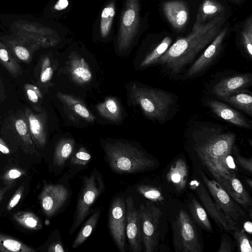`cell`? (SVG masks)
Wrapping results in <instances>:
<instances>
[{
  "label": "cell",
  "mask_w": 252,
  "mask_h": 252,
  "mask_svg": "<svg viewBox=\"0 0 252 252\" xmlns=\"http://www.w3.org/2000/svg\"><path fill=\"white\" fill-rule=\"evenodd\" d=\"M108 225L111 236L119 251H126V200L117 196L112 201L109 211Z\"/></svg>",
  "instance_id": "obj_8"
},
{
  "label": "cell",
  "mask_w": 252,
  "mask_h": 252,
  "mask_svg": "<svg viewBox=\"0 0 252 252\" xmlns=\"http://www.w3.org/2000/svg\"><path fill=\"white\" fill-rule=\"evenodd\" d=\"M74 147L75 141L73 139L63 138L60 139L55 148L53 159L54 165L63 169L74 152Z\"/></svg>",
  "instance_id": "obj_23"
},
{
  "label": "cell",
  "mask_w": 252,
  "mask_h": 252,
  "mask_svg": "<svg viewBox=\"0 0 252 252\" xmlns=\"http://www.w3.org/2000/svg\"><path fill=\"white\" fill-rule=\"evenodd\" d=\"M232 251L230 243L225 238L222 237L217 252H231Z\"/></svg>",
  "instance_id": "obj_46"
},
{
  "label": "cell",
  "mask_w": 252,
  "mask_h": 252,
  "mask_svg": "<svg viewBox=\"0 0 252 252\" xmlns=\"http://www.w3.org/2000/svg\"><path fill=\"white\" fill-rule=\"evenodd\" d=\"M190 187L197 194L206 212L220 229L226 231L236 229V222L225 215L212 199L202 183L192 180L190 183Z\"/></svg>",
  "instance_id": "obj_12"
},
{
  "label": "cell",
  "mask_w": 252,
  "mask_h": 252,
  "mask_svg": "<svg viewBox=\"0 0 252 252\" xmlns=\"http://www.w3.org/2000/svg\"><path fill=\"white\" fill-rule=\"evenodd\" d=\"M233 150H234L235 154L236 156V161L238 164L240 165L243 169H245L250 173L252 172V159L251 158H246L238 152H237L235 147L233 146Z\"/></svg>",
  "instance_id": "obj_45"
},
{
  "label": "cell",
  "mask_w": 252,
  "mask_h": 252,
  "mask_svg": "<svg viewBox=\"0 0 252 252\" xmlns=\"http://www.w3.org/2000/svg\"><path fill=\"white\" fill-rule=\"evenodd\" d=\"M202 21L198 15L191 32L186 37L177 40L159 58L158 62L172 74L180 73L214 40L225 18L223 16H218L206 24H203Z\"/></svg>",
  "instance_id": "obj_1"
},
{
  "label": "cell",
  "mask_w": 252,
  "mask_h": 252,
  "mask_svg": "<svg viewBox=\"0 0 252 252\" xmlns=\"http://www.w3.org/2000/svg\"><path fill=\"white\" fill-rule=\"evenodd\" d=\"M5 97L4 85L0 78V103L3 101Z\"/></svg>",
  "instance_id": "obj_51"
},
{
  "label": "cell",
  "mask_w": 252,
  "mask_h": 252,
  "mask_svg": "<svg viewBox=\"0 0 252 252\" xmlns=\"http://www.w3.org/2000/svg\"><path fill=\"white\" fill-rule=\"evenodd\" d=\"M246 183L248 184V185L251 188H252V181L251 179H246Z\"/></svg>",
  "instance_id": "obj_52"
},
{
  "label": "cell",
  "mask_w": 252,
  "mask_h": 252,
  "mask_svg": "<svg viewBox=\"0 0 252 252\" xmlns=\"http://www.w3.org/2000/svg\"><path fill=\"white\" fill-rule=\"evenodd\" d=\"M0 252H35L36 250L11 236L0 233Z\"/></svg>",
  "instance_id": "obj_28"
},
{
  "label": "cell",
  "mask_w": 252,
  "mask_h": 252,
  "mask_svg": "<svg viewBox=\"0 0 252 252\" xmlns=\"http://www.w3.org/2000/svg\"><path fill=\"white\" fill-rule=\"evenodd\" d=\"M57 96L64 106L74 115L88 122L94 121V116L81 100L75 96L60 92L57 93Z\"/></svg>",
  "instance_id": "obj_21"
},
{
  "label": "cell",
  "mask_w": 252,
  "mask_h": 252,
  "mask_svg": "<svg viewBox=\"0 0 252 252\" xmlns=\"http://www.w3.org/2000/svg\"><path fill=\"white\" fill-rule=\"evenodd\" d=\"M226 33L227 28L220 31L204 53L191 66L188 72V77L196 75L211 63L219 52Z\"/></svg>",
  "instance_id": "obj_15"
},
{
  "label": "cell",
  "mask_w": 252,
  "mask_h": 252,
  "mask_svg": "<svg viewBox=\"0 0 252 252\" xmlns=\"http://www.w3.org/2000/svg\"><path fill=\"white\" fill-rule=\"evenodd\" d=\"M53 75V69L51 66L50 61L48 57L45 58L42 62L40 80L43 83L50 80Z\"/></svg>",
  "instance_id": "obj_40"
},
{
  "label": "cell",
  "mask_w": 252,
  "mask_h": 252,
  "mask_svg": "<svg viewBox=\"0 0 252 252\" xmlns=\"http://www.w3.org/2000/svg\"><path fill=\"white\" fill-rule=\"evenodd\" d=\"M15 127L24 145L29 148L32 153L37 154L35 150L33 142L32 139L29 126L26 117L17 119L15 122Z\"/></svg>",
  "instance_id": "obj_34"
},
{
  "label": "cell",
  "mask_w": 252,
  "mask_h": 252,
  "mask_svg": "<svg viewBox=\"0 0 252 252\" xmlns=\"http://www.w3.org/2000/svg\"><path fill=\"white\" fill-rule=\"evenodd\" d=\"M96 109L100 116L111 122L116 123L122 119L121 107L114 97L106 98L103 102L97 105Z\"/></svg>",
  "instance_id": "obj_24"
},
{
  "label": "cell",
  "mask_w": 252,
  "mask_h": 252,
  "mask_svg": "<svg viewBox=\"0 0 252 252\" xmlns=\"http://www.w3.org/2000/svg\"><path fill=\"white\" fill-rule=\"evenodd\" d=\"M172 228V241L175 252H202L198 232L194 223L186 211L180 210Z\"/></svg>",
  "instance_id": "obj_6"
},
{
  "label": "cell",
  "mask_w": 252,
  "mask_h": 252,
  "mask_svg": "<svg viewBox=\"0 0 252 252\" xmlns=\"http://www.w3.org/2000/svg\"><path fill=\"white\" fill-rule=\"evenodd\" d=\"M25 174L24 171L19 168H13L7 170L3 177L6 185H12V182Z\"/></svg>",
  "instance_id": "obj_43"
},
{
  "label": "cell",
  "mask_w": 252,
  "mask_h": 252,
  "mask_svg": "<svg viewBox=\"0 0 252 252\" xmlns=\"http://www.w3.org/2000/svg\"><path fill=\"white\" fill-rule=\"evenodd\" d=\"M243 229L249 234H252V223L250 221H247L243 224Z\"/></svg>",
  "instance_id": "obj_50"
},
{
  "label": "cell",
  "mask_w": 252,
  "mask_h": 252,
  "mask_svg": "<svg viewBox=\"0 0 252 252\" xmlns=\"http://www.w3.org/2000/svg\"><path fill=\"white\" fill-rule=\"evenodd\" d=\"M53 241L50 242L47 248L48 252H64L65 251L60 233L58 231L55 232Z\"/></svg>",
  "instance_id": "obj_42"
},
{
  "label": "cell",
  "mask_w": 252,
  "mask_h": 252,
  "mask_svg": "<svg viewBox=\"0 0 252 252\" xmlns=\"http://www.w3.org/2000/svg\"><path fill=\"white\" fill-rule=\"evenodd\" d=\"M101 213L100 208L92 213L74 239L72 244L73 248H77L82 245L90 236L97 224Z\"/></svg>",
  "instance_id": "obj_26"
},
{
  "label": "cell",
  "mask_w": 252,
  "mask_h": 252,
  "mask_svg": "<svg viewBox=\"0 0 252 252\" xmlns=\"http://www.w3.org/2000/svg\"><path fill=\"white\" fill-rule=\"evenodd\" d=\"M130 96L146 116L159 122L166 119L174 102L172 95L167 92L136 84L130 88Z\"/></svg>",
  "instance_id": "obj_4"
},
{
  "label": "cell",
  "mask_w": 252,
  "mask_h": 252,
  "mask_svg": "<svg viewBox=\"0 0 252 252\" xmlns=\"http://www.w3.org/2000/svg\"><path fill=\"white\" fill-rule=\"evenodd\" d=\"M242 41L250 58L252 57V19L250 17L246 22L242 31Z\"/></svg>",
  "instance_id": "obj_36"
},
{
  "label": "cell",
  "mask_w": 252,
  "mask_h": 252,
  "mask_svg": "<svg viewBox=\"0 0 252 252\" xmlns=\"http://www.w3.org/2000/svg\"><path fill=\"white\" fill-rule=\"evenodd\" d=\"M235 0L236 1H240V0Z\"/></svg>",
  "instance_id": "obj_53"
},
{
  "label": "cell",
  "mask_w": 252,
  "mask_h": 252,
  "mask_svg": "<svg viewBox=\"0 0 252 252\" xmlns=\"http://www.w3.org/2000/svg\"><path fill=\"white\" fill-rule=\"evenodd\" d=\"M24 90L29 99L34 103L37 102L39 98H42L39 89L34 85L26 84L24 86Z\"/></svg>",
  "instance_id": "obj_41"
},
{
  "label": "cell",
  "mask_w": 252,
  "mask_h": 252,
  "mask_svg": "<svg viewBox=\"0 0 252 252\" xmlns=\"http://www.w3.org/2000/svg\"><path fill=\"white\" fill-rule=\"evenodd\" d=\"M126 236L131 251L140 252L142 250V236L139 211L135 207L133 199L130 196L126 198Z\"/></svg>",
  "instance_id": "obj_13"
},
{
  "label": "cell",
  "mask_w": 252,
  "mask_h": 252,
  "mask_svg": "<svg viewBox=\"0 0 252 252\" xmlns=\"http://www.w3.org/2000/svg\"><path fill=\"white\" fill-rule=\"evenodd\" d=\"M0 62L13 76L21 75V66L17 62L6 46L0 42Z\"/></svg>",
  "instance_id": "obj_31"
},
{
  "label": "cell",
  "mask_w": 252,
  "mask_h": 252,
  "mask_svg": "<svg viewBox=\"0 0 252 252\" xmlns=\"http://www.w3.org/2000/svg\"><path fill=\"white\" fill-rule=\"evenodd\" d=\"M10 47L16 57L24 62H29L32 59L31 51L22 42H12Z\"/></svg>",
  "instance_id": "obj_38"
},
{
  "label": "cell",
  "mask_w": 252,
  "mask_h": 252,
  "mask_svg": "<svg viewBox=\"0 0 252 252\" xmlns=\"http://www.w3.org/2000/svg\"><path fill=\"white\" fill-rule=\"evenodd\" d=\"M163 10L167 20L174 29L180 30L186 24L189 11L184 2L181 0L166 1L163 4Z\"/></svg>",
  "instance_id": "obj_17"
},
{
  "label": "cell",
  "mask_w": 252,
  "mask_h": 252,
  "mask_svg": "<svg viewBox=\"0 0 252 252\" xmlns=\"http://www.w3.org/2000/svg\"><path fill=\"white\" fill-rule=\"evenodd\" d=\"M0 152L4 154H8L10 151L5 142L0 137Z\"/></svg>",
  "instance_id": "obj_48"
},
{
  "label": "cell",
  "mask_w": 252,
  "mask_h": 252,
  "mask_svg": "<svg viewBox=\"0 0 252 252\" xmlns=\"http://www.w3.org/2000/svg\"><path fill=\"white\" fill-rule=\"evenodd\" d=\"M24 191V186L22 185L18 188L14 195L9 200L6 206L7 211L13 209L18 204L22 198Z\"/></svg>",
  "instance_id": "obj_44"
},
{
  "label": "cell",
  "mask_w": 252,
  "mask_h": 252,
  "mask_svg": "<svg viewBox=\"0 0 252 252\" xmlns=\"http://www.w3.org/2000/svg\"><path fill=\"white\" fill-rule=\"evenodd\" d=\"M14 186L13 184L6 185L4 187L0 188V202L6 192Z\"/></svg>",
  "instance_id": "obj_49"
},
{
  "label": "cell",
  "mask_w": 252,
  "mask_h": 252,
  "mask_svg": "<svg viewBox=\"0 0 252 252\" xmlns=\"http://www.w3.org/2000/svg\"><path fill=\"white\" fill-rule=\"evenodd\" d=\"M222 100L241 110L250 116H252V95L245 90L231 94Z\"/></svg>",
  "instance_id": "obj_25"
},
{
  "label": "cell",
  "mask_w": 252,
  "mask_h": 252,
  "mask_svg": "<svg viewBox=\"0 0 252 252\" xmlns=\"http://www.w3.org/2000/svg\"><path fill=\"white\" fill-rule=\"evenodd\" d=\"M200 174L214 201L226 216L235 222L245 216V212L233 200L218 182L209 179L202 171H200Z\"/></svg>",
  "instance_id": "obj_11"
},
{
  "label": "cell",
  "mask_w": 252,
  "mask_h": 252,
  "mask_svg": "<svg viewBox=\"0 0 252 252\" xmlns=\"http://www.w3.org/2000/svg\"><path fill=\"white\" fill-rule=\"evenodd\" d=\"M25 114L33 143L38 148L42 149L47 142L45 116L34 112L30 108L25 109Z\"/></svg>",
  "instance_id": "obj_16"
},
{
  "label": "cell",
  "mask_w": 252,
  "mask_h": 252,
  "mask_svg": "<svg viewBox=\"0 0 252 252\" xmlns=\"http://www.w3.org/2000/svg\"><path fill=\"white\" fill-rule=\"evenodd\" d=\"M103 150L110 168L120 175L148 171L156 164L143 150L129 142H108L103 145Z\"/></svg>",
  "instance_id": "obj_3"
},
{
  "label": "cell",
  "mask_w": 252,
  "mask_h": 252,
  "mask_svg": "<svg viewBox=\"0 0 252 252\" xmlns=\"http://www.w3.org/2000/svg\"><path fill=\"white\" fill-rule=\"evenodd\" d=\"M220 186L235 201L245 208L252 206L251 198L236 174L231 175Z\"/></svg>",
  "instance_id": "obj_20"
},
{
  "label": "cell",
  "mask_w": 252,
  "mask_h": 252,
  "mask_svg": "<svg viewBox=\"0 0 252 252\" xmlns=\"http://www.w3.org/2000/svg\"><path fill=\"white\" fill-rule=\"evenodd\" d=\"M137 191L145 198L153 202H160L164 200L162 192L159 189L145 185L137 186Z\"/></svg>",
  "instance_id": "obj_35"
},
{
  "label": "cell",
  "mask_w": 252,
  "mask_h": 252,
  "mask_svg": "<svg viewBox=\"0 0 252 252\" xmlns=\"http://www.w3.org/2000/svg\"><path fill=\"white\" fill-rule=\"evenodd\" d=\"M188 177V169L186 161L182 158L177 159L171 166L166 174V179L178 191L186 188Z\"/></svg>",
  "instance_id": "obj_22"
},
{
  "label": "cell",
  "mask_w": 252,
  "mask_h": 252,
  "mask_svg": "<svg viewBox=\"0 0 252 252\" xmlns=\"http://www.w3.org/2000/svg\"><path fill=\"white\" fill-rule=\"evenodd\" d=\"M14 220L22 227L32 230L42 228L40 219L34 214L29 211H20L13 215Z\"/></svg>",
  "instance_id": "obj_30"
},
{
  "label": "cell",
  "mask_w": 252,
  "mask_h": 252,
  "mask_svg": "<svg viewBox=\"0 0 252 252\" xmlns=\"http://www.w3.org/2000/svg\"><path fill=\"white\" fill-rule=\"evenodd\" d=\"M68 70L72 79L78 84H87L92 79L91 69L84 58L75 53L70 55L67 62Z\"/></svg>",
  "instance_id": "obj_19"
},
{
  "label": "cell",
  "mask_w": 252,
  "mask_h": 252,
  "mask_svg": "<svg viewBox=\"0 0 252 252\" xmlns=\"http://www.w3.org/2000/svg\"><path fill=\"white\" fill-rule=\"evenodd\" d=\"M210 109L219 117L229 123L245 128H250L251 124L243 116L224 103L215 100L208 101Z\"/></svg>",
  "instance_id": "obj_18"
},
{
  "label": "cell",
  "mask_w": 252,
  "mask_h": 252,
  "mask_svg": "<svg viewBox=\"0 0 252 252\" xmlns=\"http://www.w3.org/2000/svg\"><path fill=\"white\" fill-rule=\"evenodd\" d=\"M221 9L220 5L212 0H205L202 6V13L200 16L203 20L206 17L212 15L220 11Z\"/></svg>",
  "instance_id": "obj_39"
},
{
  "label": "cell",
  "mask_w": 252,
  "mask_h": 252,
  "mask_svg": "<svg viewBox=\"0 0 252 252\" xmlns=\"http://www.w3.org/2000/svg\"><path fill=\"white\" fill-rule=\"evenodd\" d=\"M69 189L64 185H45L39 195L42 211L48 217H52L59 213L69 200Z\"/></svg>",
  "instance_id": "obj_10"
},
{
  "label": "cell",
  "mask_w": 252,
  "mask_h": 252,
  "mask_svg": "<svg viewBox=\"0 0 252 252\" xmlns=\"http://www.w3.org/2000/svg\"><path fill=\"white\" fill-rule=\"evenodd\" d=\"M234 237L237 242L238 251L240 252H252V241L244 229H235Z\"/></svg>",
  "instance_id": "obj_37"
},
{
  "label": "cell",
  "mask_w": 252,
  "mask_h": 252,
  "mask_svg": "<svg viewBox=\"0 0 252 252\" xmlns=\"http://www.w3.org/2000/svg\"><path fill=\"white\" fill-rule=\"evenodd\" d=\"M92 156L84 148L80 147L74 152L68 159L66 166L74 172L85 169L91 161Z\"/></svg>",
  "instance_id": "obj_29"
},
{
  "label": "cell",
  "mask_w": 252,
  "mask_h": 252,
  "mask_svg": "<svg viewBox=\"0 0 252 252\" xmlns=\"http://www.w3.org/2000/svg\"><path fill=\"white\" fill-rule=\"evenodd\" d=\"M139 0H126L118 38L120 51L128 49L137 34L139 22Z\"/></svg>",
  "instance_id": "obj_9"
},
{
  "label": "cell",
  "mask_w": 252,
  "mask_h": 252,
  "mask_svg": "<svg viewBox=\"0 0 252 252\" xmlns=\"http://www.w3.org/2000/svg\"><path fill=\"white\" fill-rule=\"evenodd\" d=\"M68 5L67 0H59L55 4L54 8L57 10H62L66 8Z\"/></svg>",
  "instance_id": "obj_47"
},
{
  "label": "cell",
  "mask_w": 252,
  "mask_h": 252,
  "mask_svg": "<svg viewBox=\"0 0 252 252\" xmlns=\"http://www.w3.org/2000/svg\"><path fill=\"white\" fill-rule=\"evenodd\" d=\"M171 43V38L166 36L160 43L142 61L140 66L141 67L149 66L158 62L159 58L168 49Z\"/></svg>",
  "instance_id": "obj_32"
},
{
  "label": "cell",
  "mask_w": 252,
  "mask_h": 252,
  "mask_svg": "<svg viewBox=\"0 0 252 252\" xmlns=\"http://www.w3.org/2000/svg\"><path fill=\"white\" fill-rule=\"evenodd\" d=\"M138 211L145 251L153 252L158 243L161 211L159 208L148 202L141 204Z\"/></svg>",
  "instance_id": "obj_7"
},
{
  "label": "cell",
  "mask_w": 252,
  "mask_h": 252,
  "mask_svg": "<svg viewBox=\"0 0 252 252\" xmlns=\"http://www.w3.org/2000/svg\"><path fill=\"white\" fill-rule=\"evenodd\" d=\"M252 82L251 74L237 75L218 82L214 86L212 92L222 99L231 94L245 90L252 85Z\"/></svg>",
  "instance_id": "obj_14"
},
{
  "label": "cell",
  "mask_w": 252,
  "mask_h": 252,
  "mask_svg": "<svg viewBox=\"0 0 252 252\" xmlns=\"http://www.w3.org/2000/svg\"><path fill=\"white\" fill-rule=\"evenodd\" d=\"M105 189L103 176L96 168H94L90 175L83 177L73 222L69 230L70 234H73L88 216L92 214V207Z\"/></svg>",
  "instance_id": "obj_5"
},
{
  "label": "cell",
  "mask_w": 252,
  "mask_h": 252,
  "mask_svg": "<svg viewBox=\"0 0 252 252\" xmlns=\"http://www.w3.org/2000/svg\"><path fill=\"white\" fill-rule=\"evenodd\" d=\"M115 14V7L112 2L102 10L100 22V32L102 37L105 38L109 34Z\"/></svg>",
  "instance_id": "obj_33"
},
{
  "label": "cell",
  "mask_w": 252,
  "mask_h": 252,
  "mask_svg": "<svg viewBox=\"0 0 252 252\" xmlns=\"http://www.w3.org/2000/svg\"><path fill=\"white\" fill-rule=\"evenodd\" d=\"M189 211L193 220L202 228L208 231H212V227L207 213L199 202L193 198L189 204Z\"/></svg>",
  "instance_id": "obj_27"
},
{
  "label": "cell",
  "mask_w": 252,
  "mask_h": 252,
  "mask_svg": "<svg viewBox=\"0 0 252 252\" xmlns=\"http://www.w3.org/2000/svg\"><path fill=\"white\" fill-rule=\"evenodd\" d=\"M194 150L203 164L220 185L231 175L226 160L231 154L235 140V134L217 129L203 130L196 136Z\"/></svg>",
  "instance_id": "obj_2"
}]
</instances>
